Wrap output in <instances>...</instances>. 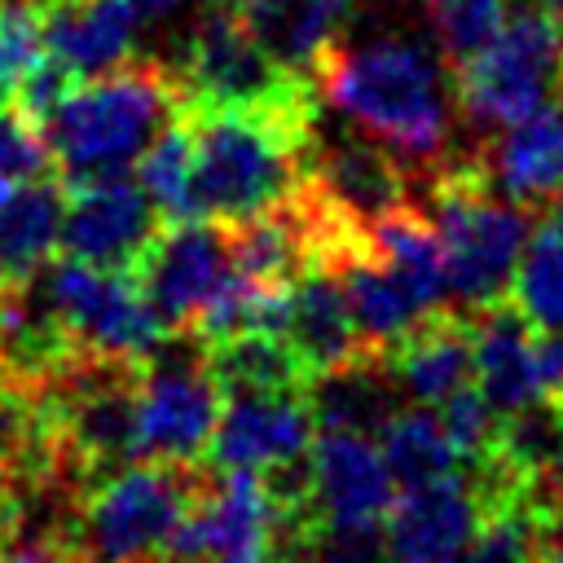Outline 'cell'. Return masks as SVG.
Wrapping results in <instances>:
<instances>
[{"label": "cell", "mask_w": 563, "mask_h": 563, "mask_svg": "<svg viewBox=\"0 0 563 563\" xmlns=\"http://www.w3.org/2000/svg\"><path fill=\"white\" fill-rule=\"evenodd\" d=\"M554 211H559V216H563V198H559V202H554Z\"/></svg>", "instance_id": "cell-36"}, {"label": "cell", "mask_w": 563, "mask_h": 563, "mask_svg": "<svg viewBox=\"0 0 563 563\" xmlns=\"http://www.w3.org/2000/svg\"><path fill=\"white\" fill-rule=\"evenodd\" d=\"M185 110V88L167 62L132 57L106 75L79 79L44 119L53 172L66 189L128 176L154 136Z\"/></svg>", "instance_id": "cell-3"}, {"label": "cell", "mask_w": 563, "mask_h": 563, "mask_svg": "<svg viewBox=\"0 0 563 563\" xmlns=\"http://www.w3.org/2000/svg\"><path fill=\"white\" fill-rule=\"evenodd\" d=\"M330 110L352 119L365 136L387 145L409 176L444 163L453 132V75H444L440 53L418 40L378 35L365 44H330L312 75Z\"/></svg>", "instance_id": "cell-2"}, {"label": "cell", "mask_w": 563, "mask_h": 563, "mask_svg": "<svg viewBox=\"0 0 563 563\" xmlns=\"http://www.w3.org/2000/svg\"><path fill=\"white\" fill-rule=\"evenodd\" d=\"M79 84V75L62 62V57H53V53H44L31 70H26V79L18 84V92H13V101L22 106V114L26 119H35L40 128H44V119L66 101V92Z\"/></svg>", "instance_id": "cell-29"}, {"label": "cell", "mask_w": 563, "mask_h": 563, "mask_svg": "<svg viewBox=\"0 0 563 563\" xmlns=\"http://www.w3.org/2000/svg\"><path fill=\"white\" fill-rule=\"evenodd\" d=\"M268 563H303V559H295V554H277V559H268Z\"/></svg>", "instance_id": "cell-35"}, {"label": "cell", "mask_w": 563, "mask_h": 563, "mask_svg": "<svg viewBox=\"0 0 563 563\" xmlns=\"http://www.w3.org/2000/svg\"><path fill=\"white\" fill-rule=\"evenodd\" d=\"M53 172V150L44 128L22 114L13 97L0 92V180H31Z\"/></svg>", "instance_id": "cell-28"}, {"label": "cell", "mask_w": 563, "mask_h": 563, "mask_svg": "<svg viewBox=\"0 0 563 563\" xmlns=\"http://www.w3.org/2000/svg\"><path fill=\"white\" fill-rule=\"evenodd\" d=\"M172 70L185 88V106H282L317 97L312 79L286 70L251 35L238 4L207 9L185 35Z\"/></svg>", "instance_id": "cell-10"}, {"label": "cell", "mask_w": 563, "mask_h": 563, "mask_svg": "<svg viewBox=\"0 0 563 563\" xmlns=\"http://www.w3.org/2000/svg\"><path fill=\"white\" fill-rule=\"evenodd\" d=\"M158 224H163V211L141 189V180H128V176L88 180V185H75L66 198L62 251L97 268L132 273L141 251L158 233Z\"/></svg>", "instance_id": "cell-14"}, {"label": "cell", "mask_w": 563, "mask_h": 563, "mask_svg": "<svg viewBox=\"0 0 563 563\" xmlns=\"http://www.w3.org/2000/svg\"><path fill=\"white\" fill-rule=\"evenodd\" d=\"M44 22L35 0H0V92L13 97L26 70L44 57Z\"/></svg>", "instance_id": "cell-27"}, {"label": "cell", "mask_w": 563, "mask_h": 563, "mask_svg": "<svg viewBox=\"0 0 563 563\" xmlns=\"http://www.w3.org/2000/svg\"><path fill=\"white\" fill-rule=\"evenodd\" d=\"M506 299L523 312L532 330L563 325V216L559 211L528 233Z\"/></svg>", "instance_id": "cell-24"}, {"label": "cell", "mask_w": 563, "mask_h": 563, "mask_svg": "<svg viewBox=\"0 0 563 563\" xmlns=\"http://www.w3.org/2000/svg\"><path fill=\"white\" fill-rule=\"evenodd\" d=\"M44 48L79 79L106 75L136 57L141 13L132 0H40Z\"/></svg>", "instance_id": "cell-17"}, {"label": "cell", "mask_w": 563, "mask_h": 563, "mask_svg": "<svg viewBox=\"0 0 563 563\" xmlns=\"http://www.w3.org/2000/svg\"><path fill=\"white\" fill-rule=\"evenodd\" d=\"M31 286L53 308L57 325L66 330L79 356L141 361L167 334L132 273H114V268H97L75 255H62V260H48L31 277Z\"/></svg>", "instance_id": "cell-9"}, {"label": "cell", "mask_w": 563, "mask_h": 563, "mask_svg": "<svg viewBox=\"0 0 563 563\" xmlns=\"http://www.w3.org/2000/svg\"><path fill=\"white\" fill-rule=\"evenodd\" d=\"M475 163L501 198L541 211L563 198V97L545 101L519 123L497 128L479 150Z\"/></svg>", "instance_id": "cell-15"}, {"label": "cell", "mask_w": 563, "mask_h": 563, "mask_svg": "<svg viewBox=\"0 0 563 563\" xmlns=\"http://www.w3.org/2000/svg\"><path fill=\"white\" fill-rule=\"evenodd\" d=\"M312 400L308 387H277V391H224V409L211 435V466H242L260 475H277L299 466L312 444Z\"/></svg>", "instance_id": "cell-12"}, {"label": "cell", "mask_w": 563, "mask_h": 563, "mask_svg": "<svg viewBox=\"0 0 563 563\" xmlns=\"http://www.w3.org/2000/svg\"><path fill=\"white\" fill-rule=\"evenodd\" d=\"M422 180L427 185L413 202L427 211L440 238L449 299L457 308H488L506 299L523 242L532 233L528 207L488 189L475 158L440 163L422 172Z\"/></svg>", "instance_id": "cell-4"}, {"label": "cell", "mask_w": 563, "mask_h": 563, "mask_svg": "<svg viewBox=\"0 0 563 563\" xmlns=\"http://www.w3.org/2000/svg\"><path fill=\"white\" fill-rule=\"evenodd\" d=\"M537 563H563V515H550V519H545Z\"/></svg>", "instance_id": "cell-33"}, {"label": "cell", "mask_w": 563, "mask_h": 563, "mask_svg": "<svg viewBox=\"0 0 563 563\" xmlns=\"http://www.w3.org/2000/svg\"><path fill=\"white\" fill-rule=\"evenodd\" d=\"M202 471L185 462H123L79 493L62 541L79 563H163V550L194 506Z\"/></svg>", "instance_id": "cell-5"}, {"label": "cell", "mask_w": 563, "mask_h": 563, "mask_svg": "<svg viewBox=\"0 0 563 563\" xmlns=\"http://www.w3.org/2000/svg\"><path fill=\"white\" fill-rule=\"evenodd\" d=\"M396 475L365 431L325 427L303 457V493L290 515L277 519L273 550L295 545L308 532H383L396 501Z\"/></svg>", "instance_id": "cell-8"}, {"label": "cell", "mask_w": 563, "mask_h": 563, "mask_svg": "<svg viewBox=\"0 0 563 563\" xmlns=\"http://www.w3.org/2000/svg\"><path fill=\"white\" fill-rule=\"evenodd\" d=\"M180 4H185V0H132V9L141 13V22H163V18H172Z\"/></svg>", "instance_id": "cell-34"}, {"label": "cell", "mask_w": 563, "mask_h": 563, "mask_svg": "<svg viewBox=\"0 0 563 563\" xmlns=\"http://www.w3.org/2000/svg\"><path fill=\"white\" fill-rule=\"evenodd\" d=\"M378 449H383L400 488L427 484V479H440V475H453V471H471L462 462L457 444L449 440L435 405H400L378 427Z\"/></svg>", "instance_id": "cell-23"}, {"label": "cell", "mask_w": 563, "mask_h": 563, "mask_svg": "<svg viewBox=\"0 0 563 563\" xmlns=\"http://www.w3.org/2000/svg\"><path fill=\"white\" fill-rule=\"evenodd\" d=\"M66 180L31 176V180H0V282L26 286L62 246L66 220Z\"/></svg>", "instance_id": "cell-21"}, {"label": "cell", "mask_w": 563, "mask_h": 563, "mask_svg": "<svg viewBox=\"0 0 563 563\" xmlns=\"http://www.w3.org/2000/svg\"><path fill=\"white\" fill-rule=\"evenodd\" d=\"M282 334L295 347V356L303 361L308 378H321L330 369H343V365L369 356V347H365V339L356 330V317L347 308L339 273L321 268V264H308L295 277L290 317H286Z\"/></svg>", "instance_id": "cell-18"}, {"label": "cell", "mask_w": 563, "mask_h": 563, "mask_svg": "<svg viewBox=\"0 0 563 563\" xmlns=\"http://www.w3.org/2000/svg\"><path fill=\"white\" fill-rule=\"evenodd\" d=\"M189 176H194V132L185 110L154 136V145L136 158V180L163 211V220L189 216Z\"/></svg>", "instance_id": "cell-25"}, {"label": "cell", "mask_w": 563, "mask_h": 563, "mask_svg": "<svg viewBox=\"0 0 563 563\" xmlns=\"http://www.w3.org/2000/svg\"><path fill=\"white\" fill-rule=\"evenodd\" d=\"M216 4H233V0H216Z\"/></svg>", "instance_id": "cell-38"}, {"label": "cell", "mask_w": 563, "mask_h": 563, "mask_svg": "<svg viewBox=\"0 0 563 563\" xmlns=\"http://www.w3.org/2000/svg\"><path fill=\"white\" fill-rule=\"evenodd\" d=\"M378 356L409 405H444L453 391L475 383L471 308L444 303V308L427 312L413 330H405Z\"/></svg>", "instance_id": "cell-16"}, {"label": "cell", "mask_w": 563, "mask_h": 563, "mask_svg": "<svg viewBox=\"0 0 563 563\" xmlns=\"http://www.w3.org/2000/svg\"><path fill=\"white\" fill-rule=\"evenodd\" d=\"M0 563H79L62 537H22L0 541Z\"/></svg>", "instance_id": "cell-31"}, {"label": "cell", "mask_w": 563, "mask_h": 563, "mask_svg": "<svg viewBox=\"0 0 563 563\" xmlns=\"http://www.w3.org/2000/svg\"><path fill=\"white\" fill-rule=\"evenodd\" d=\"M532 356H537L541 400L563 409V325L559 330H532Z\"/></svg>", "instance_id": "cell-30"}, {"label": "cell", "mask_w": 563, "mask_h": 563, "mask_svg": "<svg viewBox=\"0 0 563 563\" xmlns=\"http://www.w3.org/2000/svg\"><path fill=\"white\" fill-rule=\"evenodd\" d=\"M484 515V484L475 471H453L400 488L383 523L387 563H462Z\"/></svg>", "instance_id": "cell-13"}, {"label": "cell", "mask_w": 563, "mask_h": 563, "mask_svg": "<svg viewBox=\"0 0 563 563\" xmlns=\"http://www.w3.org/2000/svg\"><path fill=\"white\" fill-rule=\"evenodd\" d=\"M224 387L211 365V347L194 330L163 334V343L136 361V457L185 462L207 457Z\"/></svg>", "instance_id": "cell-7"}, {"label": "cell", "mask_w": 563, "mask_h": 563, "mask_svg": "<svg viewBox=\"0 0 563 563\" xmlns=\"http://www.w3.org/2000/svg\"><path fill=\"white\" fill-rule=\"evenodd\" d=\"M506 4L510 13L501 31L475 57L453 66L457 114L479 132L519 123L563 92V4Z\"/></svg>", "instance_id": "cell-6"}, {"label": "cell", "mask_w": 563, "mask_h": 563, "mask_svg": "<svg viewBox=\"0 0 563 563\" xmlns=\"http://www.w3.org/2000/svg\"><path fill=\"white\" fill-rule=\"evenodd\" d=\"M4 290H9V286H4V282H0V303H4Z\"/></svg>", "instance_id": "cell-37"}, {"label": "cell", "mask_w": 563, "mask_h": 563, "mask_svg": "<svg viewBox=\"0 0 563 563\" xmlns=\"http://www.w3.org/2000/svg\"><path fill=\"white\" fill-rule=\"evenodd\" d=\"M308 176L339 207H347L365 224H374L391 207L409 202V167L387 145H378L374 136H365L361 128L352 136L330 141V145L312 141V167H308Z\"/></svg>", "instance_id": "cell-19"}, {"label": "cell", "mask_w": 563, "mask_h": 563, "mask_svg": "<svg viewBox=\"0 0 563 563\" xmlns=\"http://www.w3.org/2000/svg\"><path fill=\"white\" fill-rule=\"evenodd\" d=\"M18 515H22L18 471L0 462V541H9V537H13V528H18Z\"/></svg>", "instance_id": "cell-32"}, {"label": "cell", "mask_w": 563, "mask_h": 563, "mask_svg": "<svg viewBox=\"0 0 563 563\" xmlns=\"http://www.w3.org/2000/svg\"><path fill=\"white\" fill-rule=\"evenodd\" d=\"M229 268H233L229 229L198 220V216H180V220L158 224V233L150 238V246L136 260L132 277L141 286V295L150 299V308L158 312L163 330L176 334V330H194L198 312L220 290Z\"/></svg>", "instance_id": "cell-11"}, {"label": "cell", "mask_w": 563, "mask_h": 563, "mask_svg": "<svg viewBox=\"0 0 563 563\" xmlns=\"http://www.w3.org/2000/svg\"><path fill=\"white\" fill-rule=\"evenodd\" d=\"M431 9V26L440 40V53L457 66L466 57H475L506 22L510 4L506 0H427Z\"/></svg>", "instance_id": "cell-26"}, {"label": "cell", "mask_w": 563, "mask_h": 563, "mask_svg": "<svg viewBox=\"0 0 563 563\" xmlns=\"http://www.w3.org/2000/svg\"><path fill=\"white\" fill-rule=\"evenodd\" d=\"M471 343H475V387L497 409V418H510L541 400L532 325L510 299L471 308Z\"/></svg>", "instance_id": "cell-20"}, {"label": "cell", "mask_w": 563, "mask_h": 563, "mask_svg": "<svg viewBox=\"0 0 563 563\" xmlns=\"http://www.w3.org/2000/svg\"><path fill=\"white\" fill-rule=\"evenodd\" d=\"M194 132L189 216L246 224L308 185L317 97L282 106H185Z\"/></svg>", "instance_id": "cell-1"}, {"label": "cell", "mask_w": 563, "mask_h": 563, "mask_svg": "<svg viewBox=\"0 0 563 563\" xmlns=\"http://www.w3.org/2000/svg\"><path fill=\"white\" fill-rule=\"evenodd\" d=\"M251 35L295 75L312 79L330 44L343 40V22L356 0H233Z\"/></svg>", "instance_id": "cell-22"}, {"label": "cell", "mask_w": 563, "mask_h": 563, "mask_svg": "<svg viewBox=\"0 0 563 563\" xmlns=\"http://www.w3.org/2000/svg\"><path fill=\"white\" fill-rule=\"evenodd\" d=\"M0 378H4V369H0Z\"/></svg>", "instance_id": "cell-39"}]
</instances>
